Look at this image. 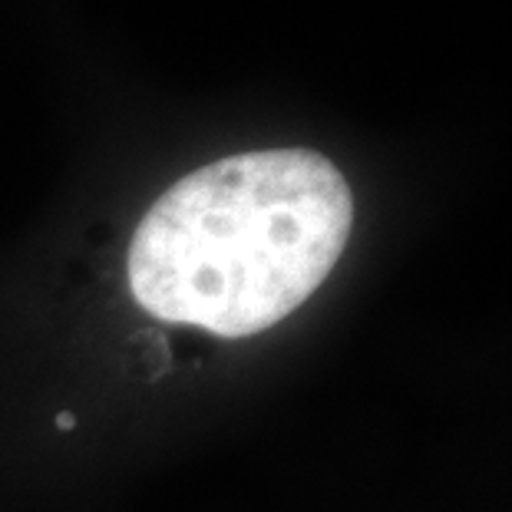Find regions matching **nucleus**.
Wrapping results in <instances>:
<instances>
[{"label": "nucleus", "mask_w": 512, "mask_h": 512, "mask_svg": "<svg viewBox=\"0 0 512 512\" xmlns=\"http://www.w3.org/2000/svg\"><path fill=\"white\" fill-rule=\"evenodd\" d=\"M60 427H73V417H70V413H60Z\"/></svg>", "instance_id": "obj_2"}, {"label": "nucleus", "mask_w": 512, "mask_h": 512, "mask_svg": "<svg viewBox=\"0 0 512 512\" xmlns=\"http://www.w3.org/2000/svg\"><path fill=\"white\" fill-rule=\"evenodd\" d=\"M351 225V185L328 156L238 152L152 202L129 245V291L159 321L252 337L324 285Z\"/></svg>", "instance_id": "obj_1"}]
</instances>
